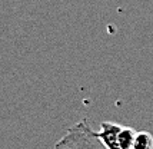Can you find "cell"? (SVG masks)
Returning a JSON list of instances; mask_svg holds the SVG:
<instances>
[{"instance_id":"6da1fadb","label":"cell","mask_w":153,"mask_h":149,"mask_svg":"<svg viewBox=\"0 0 153 149\" xmlns=\"http://www.w3.org/2000/svg\"><path fill=\"white\" fill-rule=\"evenodd\" d=\"M53 149H106L87 121H80L66 130Z\"/></svg>"},{"instance_id":"7a4b0ae2","label":"cell","mask_w":153,"mask_h":149,"mask_svg":"<svg viewBox=\"0 0 153 149\" xmlns=\"http://www.w3.org/2000/svg\"><path fill=\"white\" fill-rule=\"evenodd\" d=\"M122 129V125L114 122H102L100 129L96 132L100 142L103 143L106 149H117V136Z\"/></svg>"},{"instance_id":"3957f363","label":"cell","mask_w":153,"mask_h":149,"mask_svg":"<svg viewBox=\"0 0 153 149\" xmlns=\"http://www.w3.org/2000/svg\"><path fill=\"white\" fill-rule=\"evenodd\" d=\"M136 130L130 126H122L117 136V149H133L134 139H136Z\"/></svg>"},{"instance_id":"277c9868","label":"cell","mask_w":153,"mask_h":149,"mask_svg":"<svg viewBox=\"0 0 153 149\" xmlns=\"http://www.w3.org/2000/svg\"><path fill=\"white\" fill-rule=\"evenodd\" d=\"M133 149H153V135L146 130L137 132Z\"/></svg>"}]
</instances>
